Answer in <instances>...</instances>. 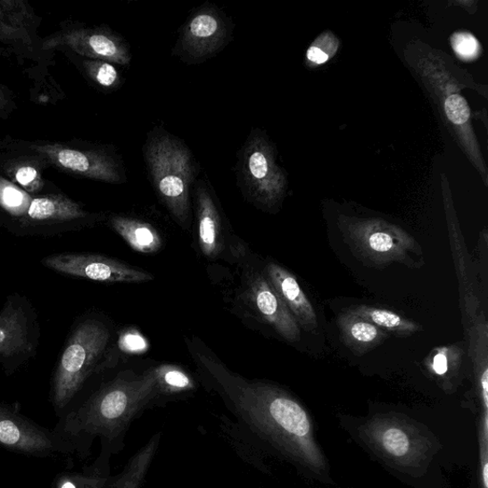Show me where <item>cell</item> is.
Wrapping results in <instances>:
<instances>
[{"mask_svg": "<svg viewBox=\"0 0 488 488\" xmlns=\"http://www.w3.org/2000/svg\"><path fill=\"white\" fill-rule=\"evenodd\" d=\"M331 57L332 55L324 49L322 44L319 43L318 38L310 47L308 52H306V58H308L309 62L316 66L327 63Z\"/></svg>", "mask_w": 488, "mask_h": 488, "instance_id": "30", "label": "cell"}, {"mask_svg": "<svg viewBox=\"0 0 488 488\" xmlns=\"http://www.w3.org/2000/svg\"><path fill=\"white\" fill-rule=\"evenodd\" d=\"M339 227L345 243L369 266L384 267L393 262L409 266L413 255L422 256L413 236L393 223L342 216Z\"/></svg>", "mask_w": 488, "mask_h": 488, "instance_id": "7", "label": "cell"}, {"mask_svg": "<svg viewBox=\"0 0 488 488\" xmlns=\"http://www.w3.org/2000/svg\"><path fill=\"white\" fill-rule=\"evenodd\" d=\"M162 399L166 397L157 368L143 374L121 372L78 406L66 409L53 431L82 459L90 455L94 442L100 440L101 453L92 467L110 476L111 458L123 451L132 423Z\"/></svg>", "mask_w": 488, "mask_h": 488, "instance_id": "2", "label": "cell"}, {"mask_svg": "<svg viewBox=\"0 0 488 488\" xmlns=\"http://www.w3.org/2000/svg\"><path fill=\"white\" fill-rule=\"evenodd\" d=\"M230 29L213 6L194 12L181 28L174 54L186 62L198 63L214 57L227 44Z\"/></svg>", "mask_w": 488, "mask_h": 488, "instance_id": "11", "label": "cell"}, {"mask_svg": "<svg viewBox=\"0 0 488 488\" xmlns=\"http://www.w3.org/2000/svg\"><path fill=\"white\" fill-rule=\"evenodd\" d=\"M194 191L198 244L206 259L217 260L227 249L226 221L211 186L200 180Z\"/></svg>", "mask_w": 488, "mask_h": 488, "instance_id": "13", "label": "cell"}, {"mask_svg": "<svg viewBox=\"0 0 488 488\" xmlns=\"http://www.w3.org/2000/svg\"><path fill=\"white\" fill-rule=\"evenodd\" d=\"M189 351L203 385L225 404L230 416L222 418L221 430L246 464L263 472L271 456L330 481L312 418L294 396L232 372L198 339L189 342Z\"/></svg>", "mask_w": 488, "mask_h": 488, "instance_id": "1", "label": "cell"}, {"mask_svg": "<svg viewBox=\"0 0 488 488\" xmlns=\"http://www.w3.org/2000/svg\"><path fill=\"white\" fill-rule=\"evenodd\" d=\"M343 342L357 354H365L381 344L387 332L369 323L368 320L344 311L338 318Z\"/></svg>", "mask_w": 488, "mask_h": 488, "instance_id": "20", "label": "cell"}, {"mask_svg": "<svg viewBox=\"0 0 488 488\" xmlns=\"http://www.w3.org/2000/svg\"><path fill=\"white\" fill-rule=\"evenodd\" d=\"M43 264L55 272L95 282L137 284L154 280L145 270L102 255L55 254L45 258Z\"/></svg>", "mask_w": 488, "mask_h": 488, "instance_id": "12", "label": "cell"}, {"mask_svg": "<svg viewBox=\"0 0 488 488\" xmlns=\"http://www.w3.org/2000/svg\"><path fill=\"white\" fill-rule=\"evenodd\" d=\"M145 158L158 197L178 225L189 228L190 191L197 173L191 151L178 137L155 130L148 136Z\"/></svg>", "mask_w": 488, "mask_h": 488, "instance_id": "5", "label": "cell"}, {"mask_svg": "<svg viewBox=\"0 0 488 488\" xmlns=\"http://www.w3.org/2000/svg\"><path fill=\"white\" fill-rule=\"evenodd\" d=\"M459 354L451 348L443 347L432 355L428 361L429 371L440 379L450 378V373L457 368Z\"/></svg>", "mask_w": 488, "mask_h": 488, "instance_id": "26", "label": "cell"}, {"mask_svg": "<svg viewBox=\"0 0 488 488\" xmlns=\"http://www.w3.org/2000/svg\"><path fill=\"white\" fill-rule=\"evenodd\" d=\"M0 445L20 454L37 458L71 455L74 451L54 431L40 426L0 403Z\"/></svg>", "mask_w": 488, "mask_h": 488, "instance_id": "10", "label": "cell"}, {"mask_svg": "<svg viewBox=\"0 0 488 488\" xmlns=\"http://www.w3.org/2000/svg\"><path fill=\"white\" fill-rule=\"evenodd\" d=\"M451 44L457 57L465 62H472L481 55L482 47L478 39L468 32L454 33Z\"/></svg>", "mask_w": 488, "mask_h": 488, "instance_id": "25", "label": "cell"}, {"mask_svg": "<svg viewBox=\"0 0 488 488\" xmlns=\"http://www.w3.org/2000/svg\"><path fill=\"white\" fill-rule=\"evenodd\" d=\"M481 488H488V414L481 416L479 426Z\"/></svg>", "mask_w": 488, "mask_h": 488, "instance_id": "28", "label": "cell"}, {"mask_svg": "<svg viewBox=\"0 0 488 488\" xmlns=\"http://www.w3.org/2000/svg\"><path fill=\"white\" fill-rule=\"evenodd\" d=\"M28 318L19 302L9 301L0 313V356L13 357L30 352Z\"/></svg>", "mask_w": 488, "mask_h": 488, "instance_id": "16", "label": "cell"}, {"mask_svg": "<svg viewBox=\"0 0 488 488\" xmlns=\"http://www.w3.org/2000/svg\"><path fill=\"white\" fill-rule=\"evenodd\" d=\"M90 76L104 88H117L120 76L116 67L108 62L96 61L87 63Z\"/></svg>", "mask_w": 488, "mask_h": 488, "instance_id": "27", "label": "cell"}, {"mask_svg": "<svg viewBox=\"0 0 488 488\" xmlns=\"http://www.w3.org/2000/svg\"><path fill=\"white\" fill-rule=\"evenodd\" d=\"M0 202L12 214L21 215L26 198L24 194L16 187L5 186L0 193Z\"/></svg>", "mask_w": 488, "mask_h": 488, "instance_id": "29", "label": "cell"}, {"mask_svg": "<svg viewBox=\"0 0 488 488\" xmlns=\"http://www.w3.org/2000/svg\"><path fill=\"white\" fill-rule=\"evenodd\" d=\"M344 311L368 320L369 323L398 335H412L422 330V327L393 311L373 308L368 305H356Z\"/></svg>", "mask_w": 488, "mask_h": 488, "instance_id": "22", "label": "cell"}, {"mask_svg": "<svg viewBox=\"0 0 488 488\" xmlns=\"http://www.w3.org/2000/svg\"><path fill=\"white\" fill-rule=\"evenodd\" d=\"M37 177V172L34 169V167L31 166H25L21 169L16 175L17 180L19 181V184H21L23 186H28Z\"/></svg>", "mask_w": 488, "mask_h": 488, "instance_id": "31", "label": "cell"}, {"mask_svg": "<svg viewBox=\"0 0 488 488\" xmlns=\"http://www.w3.org/2000/svg\"><path fill=\"white\" fill-rule=\"evenodd\" d=\"M75 45L79 51L92 58L120 65L131 62L128 41L110 30L83 31L76 37Z\"/></svg>", "mask_w": 488, "mask_h": 488, "instance_id": "17", "label": "cell"}, {"mask_svg": "<svg viewBox=\"0 0 488 488\" xmlns=\"http://www.w3.org/2000/svg\"><path fill=\"white\" fill-rule=\"evenodd\" d=\"M109 476L93 467L82 472H63L54 478L53 488H103Z\"/></svg>", "mask_w": 488, "mask_h": 488, "instance_id": "23", "label": "cell"}, {"mask_svg": "<svg viewBox=\"0 0 488 488\" xmlns=\"http://www.w3.org/2000/svg\"><path fill=\"white\" fill-rule=\"evenodd\" d=\"M157 368L159 383L166 399L187 393L194 388L193 381L184 370L172 366Z\"/></svg>", "mask_w": 488, "mask_h": 488, "instance_id": "24", "label": "cell"}, {"mask_svg": "<svg viewBox=\"0 0 488 488\" xmlns=\"http://www.w3.org/2000/svg\"><path fill=\"white\" fill-rule=\"evenodd\" d=\"M404 58L434 102L446 129L487 186L488 173L476 132L471 111L462 89L471 87L483 93L477 83L448 57V54L416 40L404 51Z\"/></svg>", "mask_w": 488, "mask_h": 488, "instance_id": "3", "label": "cell"}, {"mask_svg": "<svg viewBox=\"0 0 488 488\" xmlns=\"http://www.w3.org/2000/svg\"><path fill=\"white\" fill-rule=\"evenodd\" d=\"M263 271L300 327L315 332L318 328L317 314L297 278L275 262L267 263Z\"/></svg>", "mask_w": 488, "mask_h": 488, "instance_id": "14", "label": "cell"}, {"mask_svg": "<svg viewBox=\"0 0 488 488\" xmlns=\"http://www.w3.org/2000/svg\"><path fill=\"white\" fill-rule=\"evenodd\" d=\"M161 434H155L115 476H109L103 488H143L149 469L159 451Z\"/></svg>", "mask_w": 488, "mask_h": 488, "instance_id": "19", "label": "cell"}, {"mask_svg": "<svg viewBox=\"0 0 488 488\" xmlns=\"http://www.w3.org/2000/svg\"><path fill=\"white\" fill-rule=\"evenodd\" d=\"M87 216L76 203L62 197L37 198L27 209V217L33 222H63Z\"/></svg>", "mask_w": 488, "mask_h": 488, "instance_id": "21", "label": "cell"}, {"mask_svg": "<svg viewBox=\"0 0 488 488\" xmlns=\"http://www.w3.org/2000/svg\"><path fill=\"white\" fill-rule=\"evenodd\" d=\"M110 340L109 327L96 319L86 320L73 331L52 382L51 400L59 417L97 370Z\"/></svg>", "mask_w": 488, "mask_h": 488, "instance_id": "6", "label": "cell"}, {"mask_svg": "<svg viewBox=\"0 0 488 488\" xmlns=\"http://www.w3.org/2000/svg\"><path fill=\"white\" fill-rule=\"evenodd\" d=\"M54 159L64 169L87 178L120 184L125 180L123 166L116 157L104 152L59 149Z\"/></svg>", "mask_w": 488, "mask_h": 488, "instance_id": "15", "label": "cell"}, {"mask_svg": "<svg viewBox=\"0 0 488 488\" xmlns=\"http://www.w3.org/2000/svg\"><path fill=\"white\" fill-rule=\"evenodd\" d=\"M358 437L389 467L415 477L426 472L441 448L426 426L396 413L374 415L359 426Z\"/></svg>", "mask_w": 488, "mask_h": 488, "instance_id": "4", "label": "cell"}, {"mask_svg": "<svg viewBox=\"0 0 488 488\" xmlns=\"http://www.w3.org/2000/svg\"><path fill=\"white\" fill-rule=\"evenodd\" d=\"M110 226L136 252L155 254L162 249L161 236L150 223L116 215L110 218Z\"/></svg>", "mask_w": 488, "mask_h": 488, "instance_id": "18", "label": "cell"}, {"mask_svg": "<svg viewBox=\"0 0 488 488\" xmlns=\"http://www.w3.org/2000/svg\"><path fill=\"white\" fill-rule=\"evenodd\" d=\"M240 301L264 324L289 343L301 339V327L271 285L264 271L252 266L243 269Z\"/></svg>", "mask_w": 488, "mask_h": 488, "instance_id": "9", "label": "cell"}, {"mask_svg": "<svg viewBox=\"0 0 488 488\" xmlns=\"http://www.w3.org/2000/svg\"><path fill=\"white\" fill-rule=\"evenodd\" d=\"M238 181L244 196L266 211L280 203L287 189V178L276 161L269 139L259 129L251 132L239 152Z\"/></svg>", "mask_w": 488, "mask_h": 488, "instance_id": "8", "label": "cell"}]
</instances>
